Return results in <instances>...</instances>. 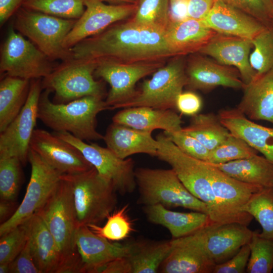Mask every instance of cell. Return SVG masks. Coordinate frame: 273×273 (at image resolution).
<instances>
[{"mask_svg":"<svg viewBox=\"0 0 273 273\" xmlns=\"http://www.w3.org/2000/svg\"><path fill=\"white\" fill-rule=\"evenodd\" d=\"M217 33L253 40L266 26L253 17L220 0H216L202 20Z\"/></svg>","mask_w":273,"mask_h":273,"instance_id":"obj_23","label":"cell"},{"mask_svg":"<svg viewBox=\"0 0 273 273\" xmlns=\"http://www.w3.org/2000/svg\"><path fill=\"white\" fill-rule=\"evenodd\" d=\"M252 41L249 61L257 75L273 70V25L266 27Z\"/></svg>","mask_w":273,"mask_h":273,"instance_id":"obj_40","label":"cell"},{"mask_svg":"<svg viewBox=\"0 0 273 273\" xmlns=\"http://www.w3.org/2000/svg\"><path fill=\"white\" fill-rule=\"evenodd\" d=\"M84 4V13L63 42L67 49L129 17L134 14L138 6V4L107 5L101 0H85Z\"/></svg>","mask_w":273,"mask_h":273,"instance_id":"obj_16","label":"cell"},{"mask_svg":"<svg viewBox=\"0 0 273 273\" xmlns=\"http://www.w3.org/2000/svg\"></svg>","mask_w":273,"mask_h":273,"instance_id":"obj_57","label":"cell"},{"mask_svg":"<svg viewBox=\"0 0 273 273\" xmlns=\"http://www.w3.org/2000/svg\"><path fill=\"white\" fill-rule=\"evenodd\" d=\"M250 254L248 244L242 246L239 251L230 259L215 265L213 273H244Z\"/></svg>","mask_w":273,"mask_h":273,"instance_id":"obj_46","label":"cell"},{"mask_svg":"<svg viewBox=\"0 0 273 273\" xmlns=\"http://www.w3.org/2000/svg\"><path fill=\"white\" fill-rule=\"evenodd\" d=\"M29 242L35 263L40 273H60L63 259L57 243L41 217L29 219Z\"/></svg>","mask_w":273,"mask_h":273,"instance_id":"obj_28","label":"cell"},{"mask_svg":"<svg viewBox=\"0 0 273 273\" xmlns=\"http://www.w3.org/2000/svg\"><path fill=\"white\" fill-rule=\"evenodd\" d=\"M31 80L6 75L0 82V132L18 115L25 105Z\"/></svg>","mask_w":273,"mask_h":273,"instance_id":"obj_33","label":"cell"},{"mask_svg":"<svg viewBox=\"0 0 273 273\" xmlns=\"http://www.w3.org/2000/svg\"><path fill=\"white\" fill-rule=\"evenodd\" d=\"M250 254L246 267L248 273H270L273 269V240L253 232L248 243Z\"/></svg>","mask_w":273,"mask_h":273,"instance_id":"obj_39","label":"cell"},{"mask_svg":"<svg viewBox=\"0 0 273 273\" xmlns=\"http://www.w3.org/2000/svg\"><path fill=\"white\" fill-rule=\"evenodd\" d=\"M41 79L31 80L27 101L18 115L0 132V158L16 157L28 162L30 142L38 119V104L42 91Z\"/></svg>","mask_w":273,"mask_h":273,"instance_id":"obj_14","label":"cell"},{"mask_svg":"<svg viewBox=\"0 0 273 273\" xmlns=\"http://www.w3.org/2000/svg\"><path fill=\"white\" fill-rule=\"evenodd\" d=\"M218 116L231 133L242 139L273 164V128L255 123L237 108L221 110Z\"/></svg>","mask_w":273,"mask_h":273,"instance_id":"obj_24","label":"cell"},{"mask_svg":"<svg viewBox=\"0 0 273 273\" xmlns=\"http://www.w3.org/2000/svg\"><path fill=\"white\" fill-rule=\"evenodd\" d=\"M125 256L132 273H156L171 249V242L138 240L127 244Z\"/></svg>","mask_w":273,"mask_h":273,"instance_id":"obj_32","label":"cell"},{"mask_svg":"<svg viewBox=\"0 0 273 273\" xmlns=\"http://www.w3.org/2000/svg\"><path fill=\"white\" fill-rule=\"evenodd\" d=\"M71 187L78 227L102 222L117 203L115 188L93 166L84 172L62 174Z\"/></svg>","mask_w":273,"mask_h":273,"instance_id":"obj_4","label":"cell"},{"mask_svg":"<svg viewBox=\"0 0 273 273\" xmlns=\"http://www.w3.org/2000/svg\"><path fill=\"white\" fill-rule=\"evenodd\" d=\"M257 152L242 139L231 133L223 142L210 151L207 162L213 164L224 163L251 157L257 154Z\"/></svg>","mask_w":273,"mask_h":273,"instance_id":"obj_42","label":"cell"},{"mask_svg":"<svg viewBox=\"0 0 273 273\" xmlns=\"http://www.w3.org/2000/svg\"><path fill=\"white\" fill-rule=\"evenodd\" d=\"M112 122L152 132L155 129H162L166 133L180 130L183 122L181 117L172 109L147 107L123 108L113 116Z\"/></svg>","mask_w":273,"mask_h":273,"instance_id":"obj_26","label":"cell"},{"mask_svg":"<svg viewBox=\"0 0 273 273\" xmlns=\"http://www.w3.org/2000/svg\"><path fill=\"white\" fill-rule=\"evenodd\" d=\"M25 0H0V24L3 26L18 10Z\"/></svg>","mask_w":273,"mask_h":273,"instance_id":"obj_51","label":"cell"},{"mask_svg":"<svg viewBox=\"0 0 273 273\" xmlns=\"http://www.w3.org/2000/svg\"><path fill=\"white\" fill-rule=\"evenodd\" d=\"M242 211L259 223L262 228L260 236L273 240V188H263L254 193Z\"/></svg>","mask_w":273,"mask_h":273,"instance_id":"obj_35","label":"cell"},{"mask_svg":"<svg viewBox=\"0 0 273 273\" xmlns=\"http://www.w3.org/2000/svg\"><path fill=\"white\" fill-rule=\"evenodd\" d=\"M121 22V21H120ZM117 22L71 48L72 58L121 63L165 62L174 56L165 30L132 19Z\"/></svg>","mask_w":273,"mask_h":273,"instance_id":"obj_1","label":"cell"},{"mask_svg":"<svg viewBox=\"0 0 273 273\" xmlns=\"http://www.w3.org/2000/svg\"><path fill=\"white\" fill-rule=\"evenodd\" d=\"M29 219L1 236L0 263H10L25 246L29 236Z\"/></svg>","mask_w":273,"mask_h":273,"instance_id":"obj_43","label":"cell"},{"mask_svg":"<svg viewBox=\"0 0 273 273\" xmlns=\"http://www.w3.org/2000/svg\"><path fill=\"white\" fill-rule=\"evenodd\" d=\"M191 55L186 66V86L190 89L207 92L219 86L244 88L245 84L236 68L220 64L199 53Z\"/></svg>","mask_w":273,"mask_h":273,"instance_id":"obj_18","label":"cell"},{"mask_svg":"<svg viewBox=\"0 0 273 273\" xmlns=\"http://www.w3.org/2000/svg\"><path fill=\"white\" fill-rule=\"evenodd\" d=\"M156 139V157L168 163L189 192L207 205L213 223H224L213 192L207 162L184 153L164 133Z\"/></svg>","mask_w":273,"mask_h":273,"instance_id":"obj_5","label":"cell"},{"mask_svg":"<svg viewBox=\"0 0 273 273\" xmlns=\"http://www.w3.org/2000/svg\"><path fill=\"white\" fill-rule=\"evenodd\" d=\"M30 149L61 175L80 173L93 166L76 147L42 129H35Z\"/></svg>","mask_w":273,"mask_h":273,"instance_id":"obj_17","label":"cell"},{"mask_svg":"<svg viewBox=\"0 0 273 273\" xmlns=\"http://www.w3.org/2000/svg\"><path fill=\"white\" fill-rule=\"evenodd\" d=\"M36 213L43 220L61 254L60 273H82L81 259L75 244L78 224L73 194L70 186L61 175L57 187Z\"/></svg>","mask_w":273,"mask_h":273,"instance_id":"obj_3","label":"cell"},{"mask_svg":"<svg viewBox=\"0 0 273 273\" xmlns=\"http://www.w3.org/2000/svg\"><path fill=\"white\" fill-rule=\"evenodd\" d=\"M253 17L266 27L273 25V15L264 0H220Z\"/></svg>","mask_w":273,"mask_h":273,"instance_id":"obj_45","label":"cell"},{"mask_svg":"<svg viewBox=\"0 0 273 273\" xmlns=\"http://www.w3.org/2000/svg\"><path fill=\"white\" fill-rule=\"evenodd\" d=\"M189 0H169L170 22L182 21L190 19L188 14Z\"/></svg>","mask_w":273,"mask_h":273,"instance_id":"obj_50","label":"cell"},{"mask_svg":"<svg viewBox=\"0 0 273 273\" xmlns=\"http://www.w3.org/2000/svg\"><path fill=\"white\" fill-rule=\"evenodd\" d=\"M165 62L121 63L111 61L97 62L95 77L108 82L110 88L105 101L108 110L119 106L132 99L137 94L136 82L154 73Z\"/></svg>","mask_w":273,"mask_h":273,"instance_id":"obj_13","label":"cell"},{"mask_svg":"<svg viewBox=\"0 0 273 273\" xmlns=\"http://www.w3.org/2000/svg\"><path fill=\"white\" fill-rule=\"evenodd\" d=\"M169 0H139L131 19L144 25L165 30L170 23Z\"/></svg>","mask_w":273,"mask_h":273,"instance_id":"obj_37","label":"cell"},{"mask_svg":"<svg viewBox=\"0 0 273 273\" xmlns=\"http://www.w3.org/2000/svg\"><path fill=\"white\" fill-rule=\"evenodd\" d=\"M97 63L92 60L72 58L63 61L41 80L43 89L54 93L52 100L64 104L86 96L106 97L102 80H97Z\"/></svg>","mask_w":273,"mask_h":273,"instance_id":"obj_8","label":"cell"},{"mask_svg":"<svg viewBox=\"0 0 273 273\" xmlns=\"http://www.w3.org/2000/svg\"><path fill=\"white\" fill-rule=\"evenodd\" d=\"M100 273H132L130 265L125 256L115 259L106 264Z\"/></svg>","mask_w":273,"mask_h":273,"instance_id":"obj_52","label":"cell"},{"mask_svg":"<svg viewBox=\"0 0 273 273\" xmlns=\"http://www.w3.org/2000/svg\"><path fill=\"white\" fill-rule=\"evenodd\" d=\"M211 164L241 182L263 188H273V164L264 156L256 154L224 163Z\"/></svg>","mask_w":273,"mask_h":273,"instance_id":"obj_31","label":"cell"},{"mask_svg":"<svg viewBox=\"0 0 273 273\" xmlns=\"http://www.w3.org/2000/svg\"><path fill=\"white\" fill-rule=\"evenodd\" d=\"M103 140L107 147L121 159L139 153L157 156L158 142L152 136V132L112 122Z\"/></svg>","mask_w":273,"mask_h":273,"instance_id":"obj_27","label":"cell"},{"mask_svg":"<svg viewBox=\"0 0 273 273\" xmlns=\"http://www.w3.org/2000/svg\"><path fill=\"white\" fill-rule=\"evenodd\" d=\"M216 0H189L188 14L190 19L203 20L208 15Z\"/></svg>","mask_w":273,"mask_h":273,"instance_id":"obj_49","label":"cell"},{"mask_svg":"<svg viewBox=\"0 0 273 273\" xmlns=\"http://www.w3.org/2000/svg\"><path fill=\"white\" fill-rule=\"evenodd\" d=\"M253 47L252 40L218 33L198 53L209 56L220 64L236 68L243 82L247 84L257 75L249 61Z\"/></svg>","mask_w":273,"mask_h":273,"instance_id":"obj_21","label":"cell"},{"mask_svg":"<svg viewBox=\"0 0 273 273\" xmlns=\"http://www.w3.org/2000/svg\"><path fill=\"white\" fill-rule=\"evenodd\" d=\"M54 133L76 147L99 173L113 185L117 193L124 195L135 190V169L131 158L121 159L107 147L87 144L67 132Z\"/></svg>","mask_w":273,"mask_h":273,"instance_id":"obj_12","label":"cell"},{"mask_svg":"<svg viewBox=\"0 0 273 273\" xmlns=\"http://www.w3.org/2000/svg\"><path fill=\"white\" fill-rule=\"evenodd\" d=\"M170 242V252L160 264L159 272H213L216 264L207 254L198 231Z\"/></svg>","mask_w":273,"mask_h":273,"instance_id":"obj_19","label":"cell"},{"mask_svg":"<svg viewBox=\"0 0 273 273\" xmlns=\"http://www.w3.org/2000/svg\"><path fill=\"white\" fill-rule=\"evenodd\" d=\"M144 206L148 221L168 229L172 239L189 236L213 223L207 214L201 212H175L161 204Z\"/></svg>","mask_w":273,"mask_h":273,"instance_id":"obj_30","label":"cell"},{"mask_svg":"<svg viewBox=\"0 0 273 273\" xmlns=\"http://www.w3.org/2000/svg\"><path fill=\"white\" fill-rule=\"evenodd\" d=\"M10 273H40L36 266L28 240L25 246L10 263Z\"/></svg>","mask_w":273,"mask_h":273,"instance_id":"obj_47","label":"cell"},{"mask_svg":"<svg viewBox=\"0 0 273 273\" xmlns=\"http://www.w3.org/2000/svg\"><path fill=\"white\" fill-rule=\"evenodd\" d=\"M22 165L16 157L0 158L1 200L15 202L21 184Z\"/></svg>","mask_w":273,"mask_h":273,"instance_id":"obj_41","label":"cell"},{"mask_svg":"<svg viewBox=\"0 0 273 273\" xmlns=\"http://www.w3.org/2000/svg\"><path fill=\"white\" fill-rule=\"evenodd\" d=\"M185 56H175L144 81L141 89L131 100L119 108L147 107L160 109L175 108L177 97L187 84Z\"/></svg>","mask_w":273,"mask_h":273,"instance_id":"obj_9","label":"cell"},{"mask_svg":"<svg viewBox=\"0 0 273 273\" xmlns=\"http://www.w3.org/2000/svg\"><path fill=\"white\" fill-rule=\"evenodd\" d=\"M237 108L252 120L273 124V70L256 75L244 88Z\"/></svg>","mask_w":273,"mask_h":273,"instance_id":"obj_29","label":"cell"},{"mask_svg":"<svg viewBox=\"0 0 273 273\" xmlns=\"http://www.w3.org/2000/svg\"><path fill=\"white\" fill-rule=\"evenodd\" d=\"M218 33L202 20L170 22L165 30L167 45L174 57L198 53Z\"/></svg>","mask_w":273,"mask_h":273,"instance_id":"obj_25","label":"cell"},{"mask_svg":"<svg viewBox=\"0 0 273 273\" xmlns=\"http://www.w3.org/2000/svg\"><path fill=\"white\" fill-rule=\"evenodd\" d=\"M135 177L138 204H161L167 208L183 207L208 215L207 205L189 192L172 168H138Z\"/></svg>","mask_w":273,"mask_h":273,"instance_id":"obj_6","label":"cell"},{"mask_svg":"<svg viewBox=\"0 0 273 273\" xmlns=\"http://www.w3.org/2000/svg\"><path fill=\"white\" fill-rule=\"evenodd\" d=\"M164 133L185 154L196 159L207 161L210 150L195 137L183 131L182 128L171 133Z\"/></svg>","mask_w":273,"mask_h":273,"instance_id":"obj_44","label":"cell"},{"mask_svg":"<svg viewBox=\"0 0 273 273\" xmlns=\"http://www.w3.org/2000/svg\"><path fill=\"white\" fill-rule=\"evenodd\" d=\"M268 8L273 15V0H264Z\"/></svg>","mask_w":273,"mask_h":273,"instance_id":"obj_56","label":"cell"},{"mask_svg":"<svg viewBox=\"0 0 273 273\" xmlns=\"http://www.w3.org/2000/svg\"><path fill=\"white\" fill-rule=\"evenodd\" d=\"M14 28L36 46L51 60L72 58L63 42L77 19L61 18L23 7L14 14Z\"/></svg>","mask_w":273,"mask_h":273,"instance_id":"obj_7","label":"cell"},{"mask_svg":"<svg viewBox=\"0 0 273 273\" xmlns=\"http://www.w3.org/2000/svg\"><path fill=\"white\" fill-rule=\"evenodd\" d=\"M103 2H107L110 4H138L139 0H101Z\"/></svg>","mask_w":273,"mask_h":273,"instance_id":"obj_54","label":"cell"},{"mask_svg":"<svg viewBox=\"0 0 273 273\" xmlns=\"http://www.w3.org/2000/svg\"><path fill=\"white\" fill-rule=\"evenodd\" d=\"M207 163L213 192L225 223L248 226L253 217L242 208L254 193L263 188L236 180Z\"/></svg>","mask_w":273,"mask_h":273,"instance_id":"obj_15","label":"cell"},{"mask_svg":"<svg viewBox=\"0 0 273 273\" xmlns=\"http://www.w3.org/2000/svg\"><path fill=\"white\" fill-rule=\"evenodd\" d=\"M202 107L201 98L194 92L188 91L182 92L177 98L176 106L182 114L194 116L197 114Z\"/></svg>","mask_w":273,"mask_h":273,"instance_id":"obj_48","label":"cell"},{"mask_svg":"<svg viewBox=\"0 0 273 273\" xmlns=\"http://www.w3.org/2000/svg\"><path fill=\"white\" fill-rule=\"evenodd\" d=\"M182 130L195 137L210 151L213 150L231 134L221 123L218 116L209 113L192 116L190 124Z\"/></svg>","mask_w":273,"mask_h":273,"instance_id":"obj_34","label":"cell"},{"mask_svg":"<svg viewBox=\"0 0 273 273\" xmlns=\"http://www.w3.org/2000/svg\"><path fill=\"white\" fill-rule=\"evenodd\" d=\"M10 271V263H0V273H8Z\"/></svg>","mask_w":273,"mask_h":273,"instance_id":"obj_55","label":"cell"},{"mask_svg":"<svg viewBox=\"0 0 273 273\" xmlns=\"http://www.w3.org/2000/svg\"><path fill=\"white\" fill-rule=\"evenodd\" d=\"M51 61L14 27H9L1 49V73L29 80L42 79L55 67Z\"/></svg>","mask_w":273,"mask_h":273,"instance_id":"obj_10","label":"cell"},{"mask_svg":"<svg viewBox=\"0 0 273 273\" xmlns=\"http://www.w3.org/2000/svg\"><path fill=\"white\" fill-rule=\"evenodd\" d=\"M51 92L42 91L38 104V119L55 132L65 131L83 141H98L104 135L97 130V117L108 110L105 100L86 96L64 104L54 103Z\"/></svg>","mask_w":273,"mask_h":273,"instance_id":"obj_2","label":"cell"},{"mask_svg":"<svg viewBox=\"0 0 273 273\" xmlns=\"http://www.w3.org/2000/svg\"><path fill=\"white\" fill-rule=\"evenodd\" d=\"M75 244L82 265V273L100 272L108 263L125 256L128 245L111 243L93 233L87 225L77 229Z\"/></svg>","mask_w":273,"mask_h":273,"instance_id":"obj_22","label":"cell"},{"mask_svg":"<svg viewBox=\"0 0 273 273\" xmlns=\"http://www.w3.org/2000/svg\"><path fill=\"white\" fill-rule=\"evenodd\" d=\"M18 206L15 202L4 200L0 201V222L1 224L10 219L15 212Z\"/></svg>","mask_w":273,"mask_h":273,"instance_id":"obj_53","label":"cell"},{"mask_svg":"<svg viewBox=\"0 0 273 273\" xmlns=\"http://www.w3.org/2000/svg\"><path fill=\"white\" fill-rule=\"evenodd\" d=\"M31 175L24 198L13 216L1 224L0 236L24 223L45 204L61 180V174L30 149Z\"/></svg>","mask_w":273,"mask_h":273,"instance_id":"obj_11","label":"cell"},{"mask_svg":"<svg viewBox=\"0 0 273 273\" xmlns=\"http://www.w3.org/2000/svg\"><path fill=\"white\" fill-rule=\"evenodd\" d=\"M128 205L112 212L103 226L89 224L87 226L97 235L111 241H120L127 238L133 231L131 220L127 214Z\"/></svg>","mask_w":273,"mask_h":273,"instance_id":"obj_38","label":"cell"},{"mask_svg":"<svg viewBox=\"0 0 273 273\" xmlns=\"http://www.w3.org/2000/svg\"><path fill=\"white\" fill-rule=\"evenodd\" d=\"M85 0H25L22 7L49 15L78 19L84 13Z\"/></svg>","mask_w":273,"mask_h":273,"instance_id":"obj_36","label":"cell"},{"mask_svg":"<svg viewBox=\"0 0 273 273\" xmlns=\"http://www.w3.org/2000/svg\"><path fill=\"white\" fill-rule=\"evenodd\" d=\"M204 247L215 263L225 262L250 242L253 232L238 222L211 223L198 231Z\"/></svg>","mask_w":273,"mask_h":273,"instance_id":"obj_20","label":"cell"}]
</instances>
